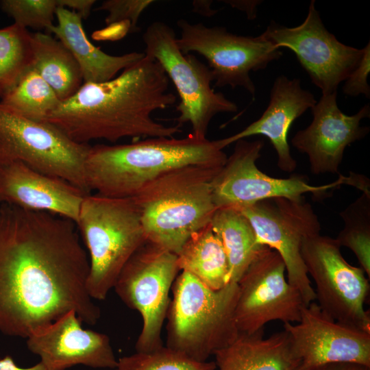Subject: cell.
<instances>
[{
	"label": "cell",
	"mask_w": 370,
	"mask_h": 370,
	"mask_svg": "<svg viewBox=\"0 0 370 370\" xmlns=\"http://www.w3.org/2000/svg\"><path fill=\"white\" fill-rule=\"evenodd\" d=\"M68 219L0 204V332L27 338L74 311L97 323L89 295L87 253Z\"/></svg>",
	"instance_id": "6da1fadb"
},
{
	"label": "cell",
	"mask_w": 370,
	"mask_h": 370,
	"mask_svg": "<svg viewBox=\"0 0 370 370\" xmlns=\"http://www.w3.org/2000/svg\"><path fill=\"white\" fill-rule=\"evenodd\" d=\"M176 100L160 63L145 55L109 81L84 83L45 121L81 144L94 140L115 143L124 138H171L182 132V125L162 124L152 114Z\"/></svg>",
	"instance_id": "7a4b0ae2"
},
{
	"label": "cell",
	"mask_w": 370,
	"mask_h": 370,
	"mask_svg": "<svg viewBox=\"0 0 370 370\" xmlns=\"http://www.w3.org/2000/svg\"><path fill=\"white\" fill-rule=\"evenodd\" d=\"M227 158L218 140L189 134L183 138H149L127 144L90 145L84 173L90 192L130 198L168 171L190 165L222 168Z\"/></svg>",
	"instance_id": "3957f363"
},
{
	"label": "cell",
	"mask_w": 370,
	"mask_h": 370,
	"mask_svg": "<svg viewBox=\"0 0 370 370\" xmlns=\"http://www.w3.org/2000/svg\"><path fill=\"white\" fill-rule=\"evenodd\" d=\"M221 169L177 168L149 182L131 197L147 241L177 254L193 234L208 226L217 210L211 182Z\"/></svg>",
	"instance_id": "277c9868"
},
{
	"label": "cell",
	"mask_w": 370,
	"mask_h": 370,
	"mask_svg": "<svg viewBox=\"0 0 370 370\" xmlns=\"http://www.w3.org/2000/svg\"><path fill=\"white\" fill-rule=\"evenodd\" d=\"M166 318V347L187 358L206 362L239 335L235 310L238 284L212 290L182 271L172 286Z\"/></svg>",
	"instance_id": "5b68a950"
},
{
	"label": "cell",
	"mask_w": 370,
	"mask_h": 370,
	"mask_svg": "<svg viewBox=\"0 0 370 370\" xmlns=\"http://www.w3.org/2000/svg\"><path fill=\"white\" fill-rule=\"evenodd\" d=\"M88 254L86 288L92 299L104 300L123 268L146 242L132 198L85 195L75 222Z\"/></svg>",
	"instance_id": "8992f818"
},
{
	"label": "cell",
	"mask_w": 370,
	"mask_h": 370,
	"mask_svg": "<svg viewBox=\"0 0 370 370\" xmlns=\"http://www.w3.org/2000/svg\"><path fill=\"white\" fill-rule=\"evenodd\" d=\"M173 29L164 22L151 23L143 35L145 54L156 60L175 86L180 97L177 123H190L192 134L206 138L211 120L219 113H233L238 106L211 87V70L193 54H184Z\"/></svg>",
	"instance_id": "52a82bcc"
},
{
	"label": "cell",
	"mask_w": 370,
	"mask_h": 370,
	"mask_svg": "<svg viewBox=\"0 0 370 370\" xmlns=\"http://www.w3.org/2000/svg\"><path fill=\"white\" fill-rule=\"evenodd\" d=\"M235 143L232 153L211 182L213 199L217 208L240 209L274 197L298 199L306 193H312L317 197H323L328 191L344 184L362 191L368 186L365 176L354 173H350L348 176L340 175L334 182L321 186L310 185L300 175L273 177L262 172L256 164L264 147L262 140L241 139Z\"/></svg>",
	"instance_id": "ba28073f"
},
{
	"label": "cell",
	"mask_w": 370,
	"mask_h": 370,
	"mask_svg": "<svg viewBox=\"0 0 370 370\" xmlns=\"http://www.w3.org/2000/svg\"><path fill=\"white\" fill-rule=\"evenodd\" d=\"M90 147L74 142L51 123L27 118L0 102V161L21 162L90 193L84 173Z\"/></svg>",
	"instance_id": "9c48e42d"
},
{
	"label": "cell",
	"mask_w": 370,
	"mask_h": 370,
	"mask_svg": "<svg viewBox=\"0 0 370 370\" xmlns=\"http://www.w3.org/2000/svg\"><path fill=\"white\" fill-rule=\"evenodd\" d=\"M179 271L176 254L147 241L121 271L113 288L143 320L136 352H149L164 346L162 328L171 301L169 292Z\"/></svg>",
	"instance_id": "30bf717a"
},
{
	"label": "cell",
	"mask_w": 370,
	"mask_h": 370,
	"mask_svg": "<svg viewBox=\"0 0 370 370\" xmlns=\"http://www.w3.org/2000/svg\"><path fill=\"white\" fill-rule=\"evenodd\" d=\"M177 25L180 29V37L177 38L180 49L184 54L195 52L207 60L215 86L242 87L254 99L256 86L250 73L266 69L282 56L280 49L261 34L237 35L224 27H207L183 18L177 21Z\"/></svg>",
	"instance_id": "8fae6325"
},
{
	"label": "cell",
	"mask_w": 370,
	"mask_h": 370,
	"mask_svg": "<svg viewBox=\"0 0 370 370\" xmlns=\"http://www.w3.org/2000/svg\"><path fill=\"white\" fill-rule=\"evenodd\" d=\"M301 256L320 308L339 323L370 332V314L364 308L369 293L365 271L349 264L336 240L328 236L306 239Z\"/></svg>",
	"instance_id": "7c38bea8"
},
{
	"label": "cell",
	"mask_w": 370,
	"mask_h": 370,
	"mask_svg": "<svg viewBox=\"0 0 370 370\" xmlns=\"http://www.w3.org/2000/svg\"><path fill=\"white\" fill-rule=\"evenodd\" d=\"M238 210L251 223L257 243L282 257L288 282L299 291L305 304L314 301V291L301 256L303 242L320 234L321 225L311 205L304 197H274Z\"/></svg>",
	"instance_id": "4fadbf2b"
},
{
	"label": "cell",
	"mask_w": 370,
	"mask_h": 370,
	"mask_svg": "<svg viewBox=\"0 0 370 370\" xmlns=\"http://www.w3.org/2000/svg\"><path fill=\"white\" fill-rule=\"evenodd\" d=\"M286 266L275 250L262 245L238 282L235 310L239 333L253 334L272 321L299 322L306 305L286 278Z\"/></svg>",
	"instance_id": "5bb4252c"
},
{
	"label": "cell",
	"mask_w": 370,
	"mask_h": 370,
	"mask_svg": "<svg viewBox=\"0 0 370 370\" xmlns=\"http://www.w3.org/2000/svg\"><path fill=\"white\" fill-rule=\"evenodd\" d=\"M261 35L276 48L293 51L322 95L337 92L362 54V49L342 43L325 28L314 0L300 25L288 27L272 21Z\"/></svg>",
	"instance_id": "9a60e30c"
},
{
	"label": "cell",
	"mask_w": 370,
	"mask_h": 370,
	"mask_svg": "<svg viewBox=\"0 0 370 370\" xmlns=\"http://www.w3.org/2000/svg\"><path fill=\"white\" fill-rule=\"evenodd\" d=\"M299 365L310 370L336 362L370 367V332L339 323L312 301L301 310L299 322L284 323Z\"/></svg>",
	"instance_id": "2e32d148"
},
{
	"label": "cell",
	"mask_w": 370,
	"mask_h": 370,
	"mask_svg": "<svg viewBox=\"0 0 370 370\" xmlns=\"http://www.w3.org/2000/svg\"><path fill=\"white\" fill-rule=\"evenodd\" d=\"M336 97L337 92L322 95L310 108V124L298 131L291 140L295 149L308 156L314 175L338 173L345 148L369 132V127L360 125L363 119L370 116L369 105L347 115L338 108Z\"/></svg>",
	"instance_id": "e0dca14e"
},
{
	"label": "cell",
	"mask_w": 370,
	"mask_h": 370,
	"mask_svg": "<svg viewBox=\"0 0 370 370\" xmlns=\"http://www.w3.org/2000/svg\"><path fill=\"white\" fill-rule=\"evenodd\" d=\"M82 323L74 311H69L32 332L27 346L48 370H66L77 365L114 369L118 360L110 338L84 329Z\"/></svg>",
	"instance_id": "ac0fdd59"
},
{
	"label": "cell",
	"mask_w": 370,
	"mask_h": 370,
	"mask_svg": "<svg viewBox=\"0 0 370 370\" xmlns=\"http://www.w3.org/2000/svg\"><path fill=\"white\" fill-rule=\"evenodd\" d=\"M85 193L19 161H0V204L77 219Z\"/></svg>",
	"instance_id": "d6986e66"
},
{
	"label": "cell",
	"mask_w": 370,
	"mask_h": 370,
	"mask_svg": "<svg viewBox=\"0 0 370 370\" xmlns=\"http://www.w3.org/2000/svg\"><path fill=\"white\" fill-rule=\"evenodd\" d=\"M317 101L312 92L301 87L299 79L280 75L274 80L269 104L261 116L239 132L219 139V144L223 149L238 140L255 135L264 136L277 153L279 169L293 172L297 162L291 153L288 131L293 123Z\"/></svg>",
	"instance_id": "ffe728a7"
},
{
	"label": "cell",
	"mask_w": 370,
	"mask_h": 370,
	"mask_svg": "<svg viewBox=\"0 0 370 370\" xmlns=\"http://www.w3.org/2000/svg\"><path fill=\"white\" fill-rule=\"evenodd\" d=\"M56 16L57 24L51 28L50 34H54L71 51L79 66L84 83L109 81L145 56L136 51L121 56L108 54L88 38L78 14L58 7Z\"/></svg>",
	"instance_id": "44dd1931"
},
{
	"label": "cell",
	"mask_w": 370,
	"mask_h": 370,
	"mask_svg": "<svg viewBox=\"0 0 370 370\" xmlns=\"http://www.w3.org/2000/svg\"><path fill=\"white\" fill-rule=\"evenodd\" d=\"M219 370H295L299 360L285 330L264 337V330L239 334L230 345L214 354Z\"/></svg>",
	"instance_id": "7402d4cb"
},
{
	"label": "cell",
	"mask_w": 370,
	"mask_h": 370,
	"mask_svg": "<svg viewBox=\"0 0 370 370\" xmlns=\"http://www.w3.org/2000/svg\"><path fill=\"white\" fill-rule=\"evenodd\" d=\"M33 68L61 101L72 97L84 80L78 63L66 47L51 34L32 33Z\"/></svg>",
	"instance_id": "603a6c76"
},
{
	"label": "cell",
	"mask_w": 370,
	"mask_h": 370,
	"mask_svg": "<svg viewBox=\"0 0 370 370\" xmlns=\"http://www.w3.org/2000/svg\"><path fill=\"white\" fill-rule=\"evenodd\" d=\"M176 255L179 270L193 275L210 288L219 290L228 284L227 256L210 224L193 234Z\"/></svg>",
	"instance_id": "cb8c5ba5"
},
{
	"label": "cell",
	"mask_w": 370,
	"mask_h": 370,
	"mask_svg": "<svg viewBox=\"0 0 370 370\" xmlns=\"http://www.w3.org/2000/svg\"><path fill=\"white\" fill-rule=\"evenodd\" d=\"M210 225L220 239L227 256L228 283H237L262 245L257 243L249 220L237 208H217Z\"/></svg>",
	"instance_id": "d4e9b609"
},
{
	"label": "cell",
	"mask_w": 370,
	"mask_h": 370,
	"mask_svg": "<svg viewBox=\"0 0 370 370\" xmlns=\"http://www.w3.org/2000/svg\"><path fill=\"white\" fill-rule=\"evenodd\" d=\"M0 102L27 118L45 121L62 101L52 88L30 67Z\"/></svg>",
	"instance_id": "484cf974"
},
{
	"label": "cell",
	"mask_w": 370,
	"mask_h": 370,
	"mask_svg": "<svg viewBox=\"0 0 370 370\" xmlns=\"http://www.w3.org/2000/svg\"><path fill=\"white\" fill-rule=\"evenodd\" d=\"M32 33L15 23L0 29V98L32 67Z\"/></svg>",
	"instance_id": "4316f807"
},
{
	"label": "cell",
	"mask_w": 370,
	"mask_h": 370,
	"mask_svg": "<svg viewBox=\"0 0 370 370\" xmlns=\"http://www.w3.org/2000/svg\"><path fill=\"white\" fill-rule=\"evenodd\" d=\"M344 226L335 238L351 249L370 278V193H362L340 212Z\"/></svg>",
	"instance_id": "83f0119b"
},
{
	"label": "cell",
	"mask_w": 370,
	"mask_h": 370,
	"mask_svg": "<svg viewBox=\"0 0 370 370\" xmlns=\"http://www.w3.org/2000/svg\"><path fill=\"white\" fill-rule=\"evenodd\" d=\"M215 362H197L166 346L120 358L114 370H215Z\"/></svg>",
	"instance_id": "f1b7e54d"
},
{
	"label": "cell",
	"mask_w": 370,
	"mask_h": 370,
	"mask_svg": "<svg viewBox=\"0 0 370 370\" xmlns=\"http://www.w3.org/2000/svg\"><path fill=\"white\" fill-rule=\"evenodd\" d=\"M0 8L14 23L26 29H45L50 34L58 5L57 0H2Z\"/></svg>",
	"instance_id": "f546056e"
},
{
	"label": "cell",
	"mask_w": 370,
	"mask_h": 370,
	"mask_svg": "<svg viewBox=\"0 0 370 370\" xmlns=\"http://www.w3.org/2000/svg\"><path fill=\"white\" fill-rule=\"evenodd\" d=\"M153 0H106L95 9L108 12L106 25L128 21L131 23V33L138 31L137 23L142 13L152 3Z\"/></svg>",
	"instance_id": "4dcf8cb0"
},
{
	"label": "cell",
	"mask_w": 370,
	"mask_h": 370,
	"mask_svg": "<svg viewBox=\"0 0 370 370\" xmlns=\"http://www.w3.org/2000/svg\"><path fill=\"white\" fill-rule=\"evenodd\" d=\"M370 71V42H368L362 48V54L356 67L344 81L343 92L350 97H357L360 95L370 97V87L367 77Z\"/></svg>",
	"instance_id": "1f68e13d"
},
{
	"label": "cell",
	"mask_w": 370,
	"mask_h": 370,
	"mask_svg": "<svg viewBox=\"0 0 370 370\" xmlns=\"http://www.w3.org/2000/svg\"><path fill=\"white\" fill-rule=\"evenodd\" d=\"M131 23L122 21L106 25L105 27L94 31L91 37L97 41H116L131 33Z\"/></svg>",
	"instance_id": "d6a6232c"
},
{
	"label": "cell",
	"mask_w": 370,
	"mask_h": 370,
	"mask_svg": "<svg viewBox=\"0 0 370 370\" xmlns=\"http://www.w3.org/2000/svg\"><path fill=\"white\" fill-rule=\"evenodd\" d=\"M60 8L68 9L86 18L90 14L95 0H57Z\"/></svg>",
	"instance_id": "836d02e7"
},
{
	"label": "cell",
	"mask_w": 370,
	"mask_h": 370,
	"mask_svg": "<svg viewBox=\"0 0 370 370\" xmlns=\"http://www.w3.org/2000/svg\"><path fill=\"white\" fill-rule=\"evenodd\" d=\"M225 3L231 5L232 8L245 12L247 15L248 19L253 20L256 17L257 6L261 1H241V0H229L223 1Z\"/></svg>",
	"instance_id": "e575fe53"
},
{
	"label": "cell",
	"mask_w": 370,
	"mask_h": 370,
	"mask_svg": "<svg viewBox=\"0 0 370 370\" xmlns=\"http://www.w3.org/2000/svg\"><path fill=\"white\" fill-rule=\"evenodd\" d=\"M310 370H370V367L356 363L336 362L318 366Z\"/></svg>",
	"instance_id": "d590c367"
},
{
	"label": "cell",
	"mask_w": 370,
	"mask_h": 370,
	"mask_svg": "<svg viewBox=\"0 0 370 370\" xmlns=\"http://www.w3.org/2000/svg\"><path fill=\"white\" fill-rule=\"evenodd\" d=\"M0 370H48L45 365L39 362L36 365L28 367L21 368L16 365L14 360L10 356H5L3 358L0 359Z\"/></svg>",
	"instance_id": "8d00e7d4"
},
{
	"label": "cell",
	"mask_w": 370,
	"mask_h": 370,
	"mask_svg": "<svg viewBox=\"0 0 370 370\" xmlns=\"http://www.w3.org/2000/svg\"><path fill=\"white\" fill-rule=\"evenodd\" d=\"M212 1L209 0L193 1V12L206 17L212 16L218 12V10L212 9Z\"/></svg>",
	"instance_id": "74e56055"
}]
</instances>
